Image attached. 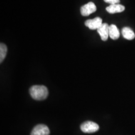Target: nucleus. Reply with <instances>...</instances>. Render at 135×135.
Wrapping results in <instances>:
<instances>
[{
  "label": "nucleus",
  "mask_w": 135,
  "mask_h": 135,
  "mask_svg": "<svg viewBox=\"0 0 135 135\" xmlns=\"http://www.w3.org/2000/svg\"><path fill=\"white\" fill-rule=\"evenodd\" d=\"M81 14L83 16H88L97 11V6L93 2H89L81 8Z\"/></svg>",
  "instance_id": "nucleus-3"
},
{
  "label": "nucleus",
  "mask_w": 135,
  "mask_h": 135,
  "mask_svg": "<svg viewBox=\"0 0 135 135\" xmlns=\"http://www.w3.org/2000/svg\"><path fill=\"white\" fill-rule=\"evenodd\" d=\"M109 27L107 23H103L102 25L97 30L98 33L101 37V40L106 41L109 36Z\"/></svg>",
  "instance_id": "nucleus-6"
},
{
  "label": "nucleus",
  "mask_w": 135,
  "mask_h": 135,
  "mask_svg": "<svg viewBox=\"0 0 135 135\" xmlns=\"http://www.w3.org/2000/svg\"><path fill=\"white\" fill-rule=\"evenodd\" d=\"M7 50V46L4 43H1L0 45V62L1 63H2L6 57Z\"/></svg>",
  "instance_id": "nucleus-10"
},
{
  "label": "nucleus",
  "mask_w": 135,
  "mask_h": 135,
  "mask_svg": "<svg viewBox=\"0 0 135 135\" xmlns=\"http://www.w3.org/2000/svg\"><path fill=\"white\" fill-rule=\"evenodd\" d=\"M125 8L124 6L120 4H110L109 6L106 7V10L110 14H114V13H121L124 11Z\"/></svg>",
  "instance_id": "nucleus-7"
},
{
  "label": "nucleus",
  "mask_w": 135,
  "mask_h": 135,
  "mask_svg": "<svg viewBox=\"0 0 135 135\" xmlns=\"http://www.w3.org/2000/svg\"><path fill=\"white\" fill-rule=\"evenodd\" d=\"M120 36L119 31L117 26L114 25H111L109 27V36L112 40H117Z\"/></svg>",
  "instance_id": "nucleus-8"
},
{
  "label": "nucleus",
  "mask_w": 135,
  "mask_h": 135,
  "mask_svg": "<svg viewBox=\"0 0 135 135\" xmlns=\"http://www.w3.org/2000/svg\"><path fill=\"white\" fill-rule=\"evenodd\" d=\"M30 93L35 100H44L48 97V90L46 86L43 85H35L30 88Z\"/></svg>",
  "instance_id": "nucleus-1"
},
{
  "label": "nucleus",
  "mask_w": 135,
  "mask_h": 135,
  "mask_svg": "<svg viewBox=\"0 0 135 135\" xmlns=\"http://www.w3.org/2000/svg\"><path fill=\"white\" fill-rule=\"evenodd\" d=\"M99 125L93 121H88L81 125V130L85 133H93L97 132L99 129Z\"/></svg>",
  "instance_id": "nucleus-2"
},
{
  "label": "nucleus",
  "mask_w": 135,
  "mask_h": 135,
  "mask_svg": "<svg viewBox=\"0 0 135 135\" xmlns=\"http://www.w3.org/2000/svg\"><path fill=\"white\" fill-rule=\"evenodd\" d=\"M50 129L45 124H38L33 128L31 133V135H49Z\"/></svg>",
  "instance_id": "nucleus-5"
},
{
  "label": "nucleus",
  "mask_w": 135,
  "mask_h": 135,
  "mask_svg": "<svg viewBox=\"0 0 135 135\" xmlns=\"http://www.w3.org/2000/svg\"><path fill=\"white\" fill-rule=\"evenodd\" d=\"M104 1L110 4H119V3L120 2V0H104Z\"/></svg>",
  "instance_id": "nucleus-11"
},
{
  "label": "nucleus",
  "mask_w": 135,
  "mask_h": 135,
  "mask_svg": "<svg viewBox=\"0 0 135 135\" xmlns=\"http://www.w3.org/2000/svg\"><path fill=\"white\" fill-rule=\"evenodd\" d=\"M121 33H122L123 36L128 40H133L135 37L134 31L129 27H124V28H123L122 31H121Z\"/></svg>",
  "instance_id": "nucleus-9"
},
{
  "label": "nucleus",
  "mask_w": 135,
  "mask_h": 135,
  "mask_svg": "<svg viewBox=\"0 0 135 135\" xmlns=\"http://www.w3.org/2000/svg\"><path fill=\"white\" fill-rule=\"evenodd\" d=\"M85 26H87L89 29L94 30H98L103 24L102 19L99 17H97L92 20H88L84 23Z\"/></svg>",
  "instance_id": "nucleus-4"
}]
</instances>
